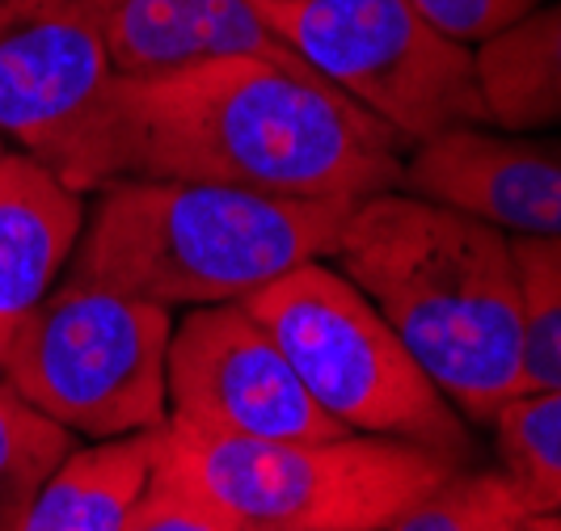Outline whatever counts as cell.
<instances>
[{
	"mask_svg": "<svg viewBox=\"0 0 561 531\" xmlns=\"http://www.w3.org/2000/svg\"><path fill=\"white\" fill-rule=\"evenodd\" d=\"M123 177L211 182L283 198L401 191L410 143L309 64L228 56L161 77H118Z\"/></svg>",
	"mask_w": 561,
	"mask_h": 531,
	"instance_id": "6da1fadb",
	"label": "cell"
},
{
	"mask_svg": "<svg viewBox=\"0 0 561 531\" xmlns=\"http://www.w3.org/2000/svg\"><path fill=\"white\" fill-rule=\"evenodd\" d=\"M473 422H494L524 392V300L503 228L410 191L351 207L330 253Z\"/></svg>",
	"mask_w": 561,
	"mask_h": 531,
	"instance_id": "7a4b0ae2",
	"label": "cell"
},
{
	"mask_svg": "<svg viewBox=\"0 0 561 531\" xmlns=\"http://www.w3.org/2000/svg\"><path fill=\"white\" fill-rule=\"evenodd\" d=\"M351 207L346 198L123 177L98 191L68 279L161 308L241 304L300 262L330 257Z\"/></svg>",
	"mask_w": 561,
	"mask_h": 531,
	"instance_id": "3957f363",
	"label": "cell"
},
{
	"mask_svg": "<svg viewBox=\"0 0 561 531\" xmlns=\"http://www.w3.org/2000/svg\"><path fill=\"white\" fill-rule=\"evenodd\" d=\"M157 443L228 510L237 531H385L460 460L380 435L225 439L165 422Z\"/></svg>",
	"mask_w": 561,
	"mask_h": 531,
	"instance_id": "277c9868",
	"label": "cell"
},
{
	"mask_svg": "<svg viewBox=\"0 0 561 531\" xmlns=\"http://www.w3.org/2000/svg\"><path fill=\"white\" fill-rule=\"evenodd\" d=\"M241 308L275 337L312 401L355 435L469 455V426L393 325L325 257L300 262Z\"/></svg>",
	"mask_w": 561,
	"mask_h": 531,
	"instance_id": "5b68a950",
	"label": "cell"
},
{
	"mask_svg": "<svg viewBox=\"0 0 561 531\" xmlns=\"http://www.w3.org/2000/svg\"><path fill=\"white\" fill-rule=\"evenodd\" d=\"M169 308L68 279L4 350L0 380L84 439H123L169 418Z\"/></svg>",
	"mask_w": 561,
	"mask_h": 531,
	"instance_id": "8992f818",
	"label": "cell"
},
{
	"mask_svg": "<svg viewBox=\"0 0 561 531\" xmlns=\"http://www.w3.org/2000/svg\"><path fill=\"white\" fill-rule=\"evenodd\" d=\"M253 9L291 56L410 148L490 123L473 47L431 26L414 0H253Z\"/></svg>",
	"mask_w": 561,
	"mask_h": 531,
	"instance_id": "52a82bcc",
	"label": "cell"
},
{
	"mask_svg": "<svg viewBox=\"0 0 561 531\" xmlns=\"http://www.w3.org/2000/svg\"><path fill=\"white\" fill-rule=\"evenodd\" d=\"M114 81L84 0H0V140L77 195L123 182Z\"/></svg>",
	"mask_w": 561,
	"mask_h": 531,
	"instance_id": "ba28073f",
	"label": "cell"
},
{
	"mask_svg": "<svg viewBox=\"0 0 561 531\" xmlns=\"http://www.w3.org/2000/svg\"><path fill=\"white\" fill-rule=\"evenodd\" d=\"M169 418L225 439H334L346 426L312 401L241 304L195 308L169 337Z\"/></svg>",
	"mask_w": 561,
	"mask_h": 531,
	"instance_id": "9c48e42d",
	"label": "cell"
},
{
	"mask_svg": "<svg viewBox=\"0 0 561 531\" xmlns=\"http://www.w3.org/2000/svg\"><path fill=\"white\" fill-rule=\"evenodd\" d=\"M401 191L478 216L506 236H561V140L451 127L410 148Z\"/></svg>",
	"mask_w": 561,
	"mask_h": 531,
	"instance_id": "30bf717a",
	"label": "cell"
},
{
	"mask_svg": "<svg viewBox=\"0 0 561 531\" xmlns=\"http://www.w3.org/2000/svg\"><path fill=\"white\" fill-rule=\"evenodd\" d=\"M84 9L118 77H161L228 56L291 59L253 0H84Z\"/></svg>",
	"mask_w": 561,
	"mask_h": 531,
	"instance_id": "8fae6325",
	"label": "cell"
},
{
	"mask_svg": "<svg viewBox=\"0 0 561 531\" xmlns=\"http://www.w3.org/2000/svg\"><path fill=\"white\" fill-rule=\"evenodd\" d=\"M84 232V195L26 152L0 157V363L9 342L56 291Z\"/></svg>",
	"mask_w": 561,
	"mask_h": 531,
	"instance_id": "7c38bea8",
	"label": "cell"
},
{
	"mask_svg": "<svg viewBox=\"0 0 561 531\" xmlns=\"http://www.w3.org/2000/svg\"><path fill=\"white\" fill-rule=\"evenodd\" d=\"M157 460V430L98 439L64 455L13 531H123Z\"/></svg>",
	"mask_w": 561,
	"mask_h": 531,
	"instance_id": "4fadbf2b",
	"label": "cell"
},
{
	"mask_svg": "<svg viewBox=\"0 0 561 531\" xmlns=\"http://www.w3.org/2000/svg\"><path fill=\"white\" fill-rule=\"evenodd\" d=\"M485 118L503 131H536L561 123V4L533 9L478 51Z\"/></svg>",
	"mask_w": 561,
	"mask_h": 531,
	"instance_id": "5bb4252c",
	"label": "cell"
},
{
	"mask_svg": "<svg viewBox=\"0 0 561 531\" xmlns=\"http://www.w3.org/2000/svg\"><path fill=\"white\" fill-rule=\"evenodd\" d=\"M506 481L533 515H561V389L519 392L494 414Z\"/></svg>",
	"mask_w": 561,
	"mask_h": 531,
	"instance_id": "9a60e30c",
	"label": "cell"
},
{
	"mask_svg": "<svg viewBox=\"0 0 561 531\" xmlns=\"http://www.w3.org/2000/svg\"><path fill=\"white\" fill-rule=\"evenodd\" d=\"M77 435L38 414L0 380V531H13L47 476L77 448Z\"/></svg>",
	"mask_w": 561,
	"mask_h": 531,
	"instance_id": "2e32d148",
	"label": "cell"
},
{
	"mask_svg": "<svg viewBox=\"0 0 561 531\" xmlns=\"http://www.w3.org/2000/svg\"><path fill=\"white\" fill-rule=\"evenodd\" d=\"M524 300V392L561 389V236H511Z\"/></svg>",
	"mask_w": 561,
	"mask_h": 531,
	"instance_id": "e0dca14e",
	"label": "cell"
},
{
	"mask_svg": "<svg viewBox=\"0 0 561 531\" xmlns=\"http://www.w3.org/2000/svg\"><path fill=\"white\" fill-rule=\"evenodd\" d=\"M533 510L506 473H451L385 531H528Z\"/></svg>",
	"mask_w": 561,
	"mask_h": 531,
	"instance_id": "ac0fdd59",
	"label": "cell"
},
{
	"mask_svg": "<svg viewBox=\"0 0 561 531\" xmlns=\"http://www.w3.org/2000/svg\"><path fill=\"white\" fill-rule=\"evenodd\" d=\"M161 430V426H157ZM123 531H237L228 510L182 464H173L161 443L152 460V476L136 506L127 510Z\"/></svg>",
	"mask_w": 561,
	"mask_h": 531,
	"instance_id": "d6986e66",
	"label": "cell"
},
{
	"mask_svg": "<svg viewBox=\"0 0 561 531\" xmlns=\"http://www.w3.org/2000/svg\"><path fill=\"white\" fill-rule=\"evenodd\" d=\"M414 4L422 18L435 30H444L448 38L465 43V47H481L485 38L515 26L545 0H414Z\"/></svg>",
	"mask_w": 561,
	"mask_h": 531,
	"instance_id": "ffe728a7",
	"label": "cell"
},
{
	"mask_svg": "<svg viewBox=\"0 0 561 531\" xmlns=\"http://www.w3.org/2000/svg\"><path fill=\"white\" fill-rule=\"evenodd\" d=\"M528 531H561V515H533Z\"/></svg>",
	"mask_w": 561,
	"mask_h": 531,
	"instance_id": "44dd1931",
	"label": "cell"
},
{
	"mask_svg": "<svg viewBox=\"0 0 561 531\" xmlns=\"http://www.w3.org/2000/svg\"><path fill=\"white\" fill-rule=\"evenodd\" d=\"M4 152H9V148H4V140H0V157H4Z\"/></svg>",
	"mask_w": 561,
	"mask_h": 531,
	"instance_id": "7402d4cb",
	"label": "cell"
}]
</instances>
